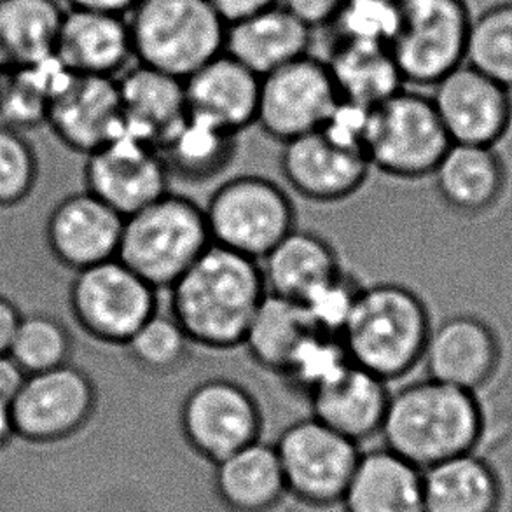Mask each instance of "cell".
<instances>
[{
  "mask_svg": "<svg viewBox=\"0 0 512 512\" xmlns=\"http://www.w3.org/2000/svg\"><path fill=\"white\" fill-rule=\"evenodd\" d=\"M399 0H345L333 28L336 41L387 44L397 25Z\"/></svg>",
  "mask_w": 512,
  "mask_h": 512,
  "instance_id": "obj_39",
  "label": "cell"
},
{
  "mask_svg": "<svg viewBox=\"0 0 512 512\" xmlns=\"http://www.w3.org/2000/svg\"><path fill=\"white\" fill-rule=\"evenodd\" d=\"M312 39V28L278 4L228 25L224 53L263 77L308 55Z\"/></svg>",
  "mask_w": 512,
  "mask_h": 512,
  "instance_id": "obj_26",
  "label": "cell"
},
{
  "mask_svg": "<svg viewBox=\"0 0 512 512\" xmlns=\"http://www.w3.org/2000/svg\"><path fill=\"white\" fill-rule=\"evenodd\" d=\"M280 172L303 200L340 203L359 193L371 173L364 147L341 140L326 128L282 144Z\"/></svg>",
  "mask_w": 512,
  "mask_h": 512,
  "instance_id": "obj_14",
  "label": "cell"
},
{
  "mask_svg": "<svg viewBox=\"0 0 512 512\" xmlns=\"http://www.w3.org/2000/svg\"><path fill=\"white\" fill-rule=\"evenodd\" d=\"M483 416L471 390L420 376L392 388L383 446L420 469L478 450Z\"/></svg>",
  "mask_w": 512,
  "mask_h": 512,
  "instance_id": "obj_2",
  "label": "cell"
},
{
  "mask_svg": "<svg viewBox=\"0 0 512 512\" xmlns=\"http://www.w3.org/2000/svg\"><path fill=\"white\" fill-rule=\"evenodd\" d=\"M46 125L70 151L90 154L125 130L114 77L70 74L51 98Z\"/></svg>",
  "mask_w": 512,
  "mask_h": 512,
  "instance_id": "obj_17",
  "label": "cell"
},
{
  "mask_svg": "<svg viewBox=\"0 0 512 512\" xmlns=\"http://www.w3.org/2000/svg\"><path fill=\"white\" fill-rule=\"evenodd\" d=\"M212 245L203 207L172 193L125 217L118 259L158 291H168Z\"/></svg>",
  "mask_w": 512,
  "mask_h": 512,
  "instance_id": "obj_4",
  "label": "cell"
},
{
  "mask_svg": "<svg viewBox=\"0 0 512 512\" xmlns=\"http://www.w3.org/2000/svg\"><path fill=\"white\" fill-rule=\"evenodd\" d=\"M65 2L69 9H88V11L126 16L139 0H65Z\"/></svg>",
  "mask_w": 512,
  "mask_h": 512,
  "instance_id": "obj_45",
  "label": "cell"
},
{
  "mask_svg": "<svg viewBox=\"0 0 512 512\" xmlns=\"http://www.w3.org/2000/svg\"><path fill=\"white\" fill-rule=\"evenodd\" d=\"M499 362L492 329L471 313H448L432 322L423 350V376L476 392Z\"/></svg>",
  "mask_w": 512,
  "mask_h": 512,
  "instance_id": "obj_19",
  "label": "cell"
},
{
  "mask_svg": "<svg viewBox=\"0 0 512 512\" xmlns=\"http://www.w3.org/2000/svg\"><path fill=\"white\" fill-rule=\"evenodd\" d=\"M214 245L261 261L296 228L291 196L263 175H236L215 187L203 205Z\"/></svg>",
  "mask_w": 512,
  "mask_h": 512,
  "instance_id": "obj_7",
  "label": "cell"
},
{
  "mask_svg": "<svg viewBox=\"0 0 512 512\" xmlns=\"http://www.w3.org/2000/svg\"><path fill=\"white\" fill-rule=\"evenodd\" d=\"M179 425L187 446L210 464L263 439L261 402L231 378L196 383L182 399Z\"/></svg>",
  "mask_w": 512,
  "mask_h": 512,
  "instance_id": "obj_11",
  "label": "cell"
},
{
  "mask_svg": "<svg viewBox=\"0 0 512 512\" xmlns=\"http://www.w3.org/2000/svg\"><path fill=\"white\" fill-rule=\"evenodd\" d=\"M125 130L161 147L187 116L184 81L161 70L133 63L118 77Z\"/></svg>",
  "mask_w": 512,
  "mask_h": 512,
  "instance_id": "obj_24",
  "label": "cell"
},
{
  "mask_svg": "<svg viewBox=\"0 0 512 512\" xmlns=\"http://www.w3.org/2000/svg\"><path fill=\"white\" fill-rule=\"evenodd\" d=\"M238 135L187 116L160 147L172 179L200 184L226 172L236 154Z\"/></svg>",
  "mask_w": 512,
  "mask_h": 512,
  "instance_id": "obj_33",
  "label": "cell"
},
{
  "mask_svg": "<svg viewBox=\"0 0 512 512\" xmlns=\"http://www.w3.org/2000/svg\"><path fill=\"white\" fill-rule=\"evenodd\" d=\"M6 76V69H4V65L0 63V83H2V79Z\"/></svg>",
  "mask_w": 512,
  "mask_h": 512,
  "instance_id": "obj_47",
  "label": "cell"
},
{
  "mask_svg": "<svg viewBox=\"0 0 512 512\" xmlns=\"http://www.w3.org/2000/svg\"><path fill=\"white\" fill-rule=\"evenodd\" d=\"M471 21L465 0H399L388 49L404 84L432 88L462 65Z\"/></svg>",
  "mask_w": 512,
  "mask_h": 512,
  "instance_id": "obj_8",
  "label": "cell"
},
{
  "mask_svg": "<svg viewBox=\"0 0 512 512\" xmlns=\"http://www.w3.org/2000/svg\"><path fill=\"white\" fill-rule=\"evenodd\" d=\"M432 322L429 299L413 287L362 285L340 340L352 364L392 385L420 369Z\"/></svg>",
  "mask_w": 512,
  "mask_h": 512,
  "instance_id": "obj_3",
  "label": "cell"
},
{
  "mask_svg": "<svg viewBox=\"0 0 512 512\" xmlns=\"http://www.w3.org/2000/svg\"><path fill=\"white\" fill-rule=\"evenodd\" d=\"M465 63L512 91V2L472 16Z\"/></svg>",
  "mask_w": 512,
  "mask_h": 512,
  "instance_id": "obj_34",
  "label": "cell"
},
{
  "mask_svg": "<svg viewBox=\"0 0 512 512\" xmlns=\"http://www.w3.org/2000/svg\"><path fill=\"white\" fill-rule=\"evenodd\" d=\"M172 177L158 146L119 133L84 161L86 191L128 217L170 191Z\"/></svg>",
  "mask_w": 512,
  "mask_h": 512,
  "instance_id": "obj_15",
  "label": "cell"
},
{
  "mask_svg": "<svg viewBox=\"0 0 512 512\" xmlns=\"http://www.w3.org/2000/svg\"><path fill=\"white\" fill-rule=\"evenodd\" d=\"M340 506L343 512H425L423 471L387 446L362 451Z\"/></svg>",
  "mask_w": 512,
  "mask_h": 512,
  "instance_id": "obj_25",
  "label": "cell"
},
{
  "mask_svg": "<svg viewBox=\"0 0 512 512\" xmlns=\"http://www.w3.org/2000/svg\"><path fill=\"white\" fill-rule=\"evenodd\" d=\"M390 392V383L350 362L308 395L310 416L360 446L380 436Z\"/></svg>",
  "mask_w": 512,
  "mask_h": 512,
  "instance_id": "obj_22",
  "label": "cell"
},
{
  "mask_svg": "<svg viewBox=\"0 0 512 512\" xmlns=\"http://www.w3.org/2000/svg\"><path fill=\"white\" fill-rule=\"evenodd\" d=\"M25 378L27 373L18 366V362L9 353L0 355V399L13 402Z\"/></svg>",
  "mask_w": 512,
  "mask_h": 512,
  "instance_id": "obj_43",
  "label": "cell"
},
{
  "mask_svg": "<svg viewBox=\"0 0 512 512\" xmlns=\"http://www.w3.org/2000/svg\"><path fill=\"white\" fill-rule=\"evenodd\" d=\"M123 224V215L84 189L56 203L46 240L56 261L76 273L118 257Z\"/></svg>",
  "mask_w": 512,
  "mask_h": 512,
  "instance_id": "obj_18",
  "label": "cell"
},
{
  "mask_svg": "<svg viewBox=\"0 0 512 512\" xmlns=\"http://www.w3.org/2000/svg\"><path fill=\"white\" fill-rule=\"evenodd\" d=\"M70 353L72 336L63 322L44 313L21 315L9 355L25 373H42L63 366L69 362Z\"/></svg>",
  "mask_w": 512,
  "mask_h": 512,
  "instance_id": "obj_36",
  "label": "cell"
},
{
  "mask_svg": "<svg viewBox=\"0 0 512 512\" xmlns=\"http://www.w3.org/2000/svg\"><path fill=\"white\" fill-rule=\"evenodd\" d=\"M55 56L72 74L118 79L135 63L126 16L67 9Z\"/></svg>",
  "mask_w": 512,
  "mask_h": 512,
  "instance_id": "obj_21",
  "label": "cell"
},
{
  "mask_svg": "<svg viewBox=\"0 0 512 512\" xmlns=\"http://www.w3.org/2000/svg\"><path fill=\"white\" fill-rule=\"evenodd\" d=\"M338 104L340 95L326 60L308 53L261 77L256 125L285 144L320 130Z\"/></svg>",
  "mask_w": 512,
  "mask_h": 512,
  "instance_id": "obj_12",
  "label": "cell"
},
{
  "mask_svg": "<svg viewBox=\"0 0 512 512\" xmlns=\"http://www.w3.org/2000/svg\"><path fill=\"white\" fill-rule=\"evenodd\" d=\"M343 4L345 0H280V6L305 23L306 27L312 28L313 32L331 27Z\"/></svg>",
  "mask_w": 512,
  "mask_h": 512,
  "instance_id": "obj_41",
  "label": "cell"
},
{
  "mask_svg": "<svg viewBox=\"0 0 512 512\" xmlns=\"http://www.w3.org/2000/svg\"><path fill=\"white\" fill-rule=\"evenodd\" d=\"M348 364L350 359L340 336L315 331L299 346L289 366L285 367L282 378L308 397L315 388L331 380Z\"/></svg>",
  "mask_w": 512,
  "mask_h": 512,
  "instance_id": "obj_37",
  "label": "cell"
},
{
  "mask_svg": "<svg viewBox=\"0 0 512 512\" xmlns=\"http://www.w3.org/2000/svg\"><path fill=\"white\" fill-rule=\"evenodd\" d=\"M502 497L497 467L478 451L423 469L425 512H499Z\"/></svg>",
  "mask_w": 512,
  "mask_h": 512,
  "instance_id": "obj_28",
  "label": "cell"
},
{
  "mask_svg": "<svg viewBox=\"0 0 512 512\" xmlns=\"http://www.w3.org/2000/svg\"><path fill=\"white\" fill-rule=\"evenodd\" d=\"M21 313L11 299L0 294V355L9 353L14 331L20 324Z\"/></svg>",
  "mask_w": 512,
  "mask_h": 512,
  "instance_id": "obj_44",
  "label": "cell"
},
{
  "mask_svg": "<svg viewBox=\"0 0 512 512\" xmlns=\"http://www.w3.org/2000/svg\"><path fill=\"white\" fill-rule=\"evenodd\" d=\"M158 292L116 257L76 271L69 287L70 313L93 340L125 346L160 310Z\"/></svg>",
  "mask_w": 512,
  "mask_h": 512,
  "instance_id": "obj_9",
  "label": "cell"
},
{
  "mask_svg": "<svg viewBox=\"0 0 512 512\" xmlns=\"http://www.w3.org/2000/svg\"><path fill=\"white\" fill-rule=\"evenodd\" d=\"M65 11L58 0H0L4 69H23L55 56Z\"/></svg>",
  "mask_w": 512,
  "mask_h": 512,
  "instance_id": "obj_31",
  "label": "cell"
},
{
  "mask_svg": "<svg viewBox=\"0 0 512 512\" xmlns=\"http://www.w3.org/2000/svg\"><path fill=\"white\" fill-rule=\"evenodd\" d=\"M266 294L259 261L212 243L168 289V312L193 346L228 352L243 345Z\"/></svg>",
  "mask_w": 512,
  "mask_h": 512,
  "instance_id": "obj_1",
  "label": "cell"
},
{
  "mask_svg": "<svg viewBox=\"0 0 512 512\" xmlns=\"http://www.w3.org/2000/svg\"><path fill=\"white\" fill-rule=\"evenodd\" d=\"M184 90L191 118L233 135L256 125L261 77L228 53L215 56L184 79Z\"/></svg>",
  "mask_w": 512,
  "mask_h": 512,
  "instance_id": "obj_20",
  "label": "cell"
},
{
  "mask_svg": "<svg viewBox=\"0 0 512 512\" xmlns=\"http://www.w3.org/2000/svg\"><path fill=\"white\" fill-rule=\"evenodd\" d=\"M430 187L444 207L474 214L492 207L504 186V167L495 147L451 144L430 175Z\"/></svg>",
  "mask_w": 512,
  "mask_h": 512,
  "instance_id": "obj_29",
  "label": "cell"
},
{
  "mask_svg": "<svg viewBox=\"0 0 512 512\" xmlns=\"http://www.w3.org/2000/svg\"><path fill=\"white\" fill-rule=\"evenodd\" d=\"M259 264L266 291L299 305H305L345 270L333 243L315 231L298 228L282 238Z\"/></svg>",
  "mask_w": 512,
  "mask_h": 512,
  "instance_id": "obj_23",
  "label": "cell"
},
{
  "mask_svg": "<svg viewBox=\"0 0 512 512\" xmlns=\"http://www.w3.org/2000/svg\"><path fill=\"white\" fill-rule=\"evenodd\" d=\"M360 284L348 270L341 271L338 277L320 289L312 299L306 301V312L310 313L313 324L324 333L340 336L353 303L359 294Z\"/></svg>",
  "mask_w": 512,
  "mask_h": 512,
  "instance_id": "obj_40",
  "label": "cell"
},
{
  "mask_svg": "<svg viewBox=\"0 0 512 512\" xmlns=\"http://www.w3.org/2000/svg\"><path fill=\"white\" fill-rule=\"evenodd\" d=\"M430 90L451 144L495 146L506 132L511 121L512 91L469 63L458 65Z\"/></svg>",
  "mask_w": 512,
  "mask_h": 512,
  "instance_id": "obj_16",
  "label": "cell"
},
{
  "mask_svg": "<svg viewBox=\"0 0 512 512\" xmlns=\"http://www.w3.org/2000/svg\"><path fill=\"white\" fill-rule=\"evenodd\" d=\"M275 448L287 495L319 509L340 506L362 453L359 444L313 416L287 425Z\"/></svg>",
  "mask_w": 512,
  "mask_h": 512,
  "instance_id": "obj_10",
  "label": "cell"
},
{
  "mask_svg": "<svg viewBox=\"0 0 512 512\" xmlns=\"http://www.w3.org/2000/svg\"><path fill=\"white\" fill-rule=\"evenodd\" d=\"M39 160L25 133L0 125V208L16 207L34 191Z\"/></svg>",
  "mask_w": 512,
  "mask_h": 512,
  "instance_id": "obj_38",
  "label": "cell"
},
{
  "mask_svg": "<svg viewBox=\"0 0 512 512\" xmlns=\"http://www.w3.org/2000/svg\"><path fill=\"white\" fill-rule=\"evenodd\" d=\"M208 2L226 25L245 20L252 14L261 13L264 9L280 4V0H208Z\"/></svg>",
  "mask_w": 512,
  "mask_h": 512,
  "instance_id": "obj_42",
  "label": "cell"
},
{
  "mask_svg": "<svg viewBox=\"0 0 512 512\" xmlns=\"http://www.w3.org/2000/svg\"><path fill=\"white\" fill-rule=\"evenodd\" d=\"M451 146L432 98L402 88L367 118L364 151L373 170L401 182H422Z\"/></svg>",
  "mask_w": 512,
  "mask_h": 512,
  "instance_id": "obj_6",
  "label": "cell"
},
{
  "mask_svg": "<svg viewBox=\"0 0 512 512\" xmlns=\"http://www.w3.org/2000/svg\"><path fill=\"white\" fill-rule=\"evenodd\" d=\"M212 465L215 497L228 512L275 511L287 497L275 444L259 439Z\"/></svg>",
  "mask_w": 512,
  "mask_h": 512,
  "instance_id": "obj_27",
  "label": "cell"
},
{
  "mask_svg": "<svg viewBox=\"0 0 512 512\" xmlns=\"http://www.w3.org/2000/svg\"><path fill=\"white\" fill-rule=\"evenodd\" d=\"M340 100L374 109L406 88L387 44L336 41L324 58Z\"/></svg>",
  "mask_w": 512,
  "mask_h": 512,
  "instance_id": "obj_30",
  "label": "cell"
},
{
  "mask_svg": "<svg viewBox=\"0 0 512 512\" xmlns=\"http://www.w3.org/2000/svg\"><path fill=\"white\" fill-rule=\"evenodd\" d=\"M315 331L310 313L299 303L266 294L243 338L250 359L268 373L282 376L299 346Z\"/></svg>",
  "mask_w": 512,
  "mask_h": 512,
  "instance_id": "obj_32",
  "label": "cell"
},
{
  "mask_svg": "<svg viewBox=\"0 0 512 512\" xmlns=\"http://www.w3.org/2000/svg\"><path fill=\"white\" fill-rule=\"evenodd\" d=\"M193 343L170 312H158L137 329L123 348L147 373L170 374L186 364Z\"/></svg>",
  "mask_w": 512,
  "mask_h": 512,
  "instance_id": "obj_35",
  "label": "cell"
},
{
  "mask_svg": "<svg viewBox=\"0 0 512 512\" xmlns=\"http://www.w3.org/2000/svg\"><path fill=\"white\" fill-rule=\"evenodd\" d=\"M16 436V429H14V416L11 402L0 399V448L4 444L11 441V437Z\"/></svg>",
  "mask_w": 512,
  "mask_h": 512,
  "instance_id": "obj_46",
  "label": "cell"
},
{
  "mask_svg": "<svg viewBox=\"0 0 512 512\" xmlns=\"http://www.w3.org/2000/svg\"><path fill=\"white\" fill-rule=\"evenodd\" d=\"M126 20L135 63L182 81L224 53L228 25L208 0H139Z\"/></svg>",
  "mask_w": 512,
  "mask_h": 512,
  "instance_id": "obj_5",
  "label": "cell"
},
{
  "mask_svg": "<svg viewBox=\"0 0 512 512\" xmlns=\"http://www.w3.org/2000/svg\"><path fill=\"white\" fill-rule=\"evenodd\" d=\"M97 402L95 381L70 362L27 374L11 402L16 436L35 444L65 441L90 423Z\"/></svg>",
  "mask_w": 512,
  "mask_h": 512,
  "instance_id": "obj_13",
  "label": "cell"
}]
</instances>
